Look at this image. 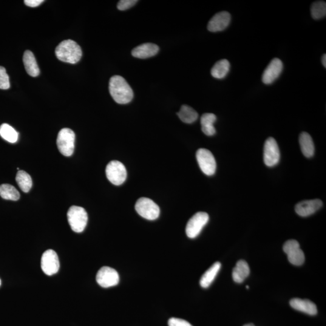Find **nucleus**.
<instances>
[{"label":"nucleus","mask_w":326,"mask_h":326,"mask_svg":"<svg viewBox=\"0 0 326 326\" xmlns=\"http://www.w3.org/2000/svg\"><path fill=\"white\" fill-rule=\"evenodd\" d=\"M1 279H0V286H1Z\"/></svg>","instance_id":"nucleus-35"},{"label":"nucleus","mask_w":326,"mask_h":326,"mask_svg":"<svg viewBox=\"0 0 326 326\" xmlns=\"http://www.w3.org/2000/svg\"><path fill=\"white\" fill-rule=\"evenodd\" d=\"M137 0H121L117 4V8L120 10H126L131 8L137 3Z\"/></svg>","instance_id":"nucleus-30"},{"label":"nucleus","mask_w":326,"mask_h":326,"mask_svg":"<svg viewBox=\"0 0 326 326\" xmlns=\"http://www.w3.org/2000/svg\"><path fill=\"white\" fill-rule=\"evenodd\" d=\"M75 134L72 129L63 128L59 131L57 146L59 152L65 157L72 156L75 150Z\"/></svg>","instance_id":"nucleus-4"},{"label":"nucleus","mask_w":326,"mask_h":326,"mask_svg":"<svg viewBox=\"0 0 326 326\" xmlns=\"http://www.w3.org/2000/svg\"><path fill=\"white\" fill-rule=\"evenodd\" d=\"M290 305L295 310L310 316H316L318 313L316 304L307 299H293L290 301Z\"/></svg>","instance_id":"nucleus-16"},{"label":"nucleus","mask_w":326,"mask_h":326,"mask_svg":"<svg viewBox=\"0 0 326 326\" xmlns=\"http://www.w3.org/2000/svg\"><path fill=\"white\" fill-rule=\"evenodd\" d=\"M178 117L184 123L191 124L195 122L198 118V114L194 109L188 106H183L177 113Z\"/></svg>","instance_id":"nucleus-24"},{"label":"nucleus","mask_w":326,"mask_h":326,"mask_svg":"<svg viewBox=\"0 0 326 326\" xmlns=\"http://www.w3.org/2000/svg\"><path fill=\"white\" fill-rule=\"evenodd\" d=\"M197 159L201 171L204 174L212 176L215 174L217 169L216 160L212 153L209 150L201 148L198 150Z\"/></svg>","instance_id":"nucleus-8"},{"label":"nucleus","mask_w":326,"mask_h":326,"mask_svg":"<svg viewBox=\"0 0 326 326\" xmlns=\"http://www.w3.org/2000/svg\"><path fill=\"white\" fill-rule=\"evenodd\" d=\"M44 1L43 0H25L24 3L27 6L36 7L39 6Z\"/></svg>","instance_id":"nucleus-32"},{"label":"nucleus","mask_w":326,"mask_h":326,"mask_svg":"<svg viewBox=\"0 0 326 326\" xmlns=\"http://www.w3.org/2000/svg\"><path fill=\"white\" fill-rule=\"evenodd\" d=\"M230 69V64L226 59H222L214 65L211 70L213 77L216 79H223L226 77Z\"/></svg>","instance_id":"nucleus-23"},{"label":"nucleus","mask_w":326,"mask_h":326,"mask_svg":"<svg viewBox=\"0 0 326 326\" xmlns=\"http://www.w3.org/2000/svg\"><path fill=\"white\" fill-rule=\"evenodd\" d=\"M23 62L25 71L32 77H36L40 73L38 64L33 53L26 50L24 53Z\"/></svg>","instance_id":"nucleus-19"},{"label":"nucleus","mask_w":326,"mask_h":326,"mask_svg":"<svg viewBox=\"0 0 326 326\" xmlns=\"http://www.w3.org/2000/svg\"><path fill=\"white\" fill-rule=\"evenodd\" d=\"M322 63H323V65H324V67L326 68V54H325V55L323 56Z\"/></svg>","instance_id":"nucleus-33"},{"label":"nucleus","mask_w":326,"mask_h":326,"mask_svg":"<svg viewBox=\"0 0 326 326\" xmlns=\"http://www.w3.org/2000/svg\"><path fill=\"white\" fill-rule=\"evenodd\" d=\"M96 281L102 288H107L116 286L119 282V276L114 269L104 266L99 269Z\"/></svg>","instance_id":"nucleus-12"},{"label":"nucleus","mask_w":326,"mask_h":326,"mask_svg":"<svg viewBox=\"0 0 326 326\" xmlns=\"http://www.w3.org/2000/svg\"><path fill=\"white\" fill-rule=\"evenodd\" d=\"M220 268L221 264L219 262H216L212 265L211 267L208 269L201 277L200 280L201 287L204 288H209L213 282L214 281L215 278L219 273Z\"/></svg>","instance_id":"nucleus-22"},{"label":"nucleus","mask_w":326,"mask_h":326,"mask_svg":"<svg viewBox=\"0 0 326 326\" xmlns=\"http://www.w3.org/2000/svg\"><path fill=\"white\" fill-rule=\"evenodd\" d=\"M231 21V15L228 12L223 11L215 15L210 20L208 29L210 32H217L225 30Z\"/></svg>","instance_id":"nucleus-14"},{"label":"nucleus","mask_w":326,"mask_h":326,"mask_svg":"<svg viewBox=\"0 0 326 326\" xmlns=\"http://www.w3.org/2000/svg\"><path fill=\"white\" fill-rule=\"evenodd\" d=\"M323 206V202L320 200L303 201L297 204L296 212L300 217H307L313 215Z\"/></svg>","instance_id":"nucleus-15"},{"label":"nucleus","mask_w":326,"mask_h":326,"mask_svg":"<svg viewBox=\"0 0 326 326\" xmlns=\"http://www.w3.org/2000/svg\"><path fill=\"white\" fill-rule=\"evenodd\" d=\"M169 326H193L186 320L183 319L172 318L169 320Z\"/></svg>","instance_id":"nucleus-31"},{"label":"nucleus","mask_w":326,"mask_h":326,"mask_svg":"<svg viewBox=\"0 0 326 326\" xmlns=\"http://www.w3.org/2000/svg\"><path fill=\"white\" fill-rule=\"evenodd\" d=\"M68 221L71 228L76 232H81L86 228L88 222L87 213L81 207L73 206L67 212Z\"/></svg>","instance_id":"nucleus-3"},{"label":"nucleus","mask_w":326,"mask_h":326,"mask_svg":"<svg viewBox=\"0 0 326 326\" xmlns=\"http://www.w3.org/2000/svg\"><path fill=\"white\" fill-rule=\"evenodd\" d=\"M299 143L303 154L306 157H313L315 152V146L311 136L306 132H303L300 135Z\"/></svg>","instance_id":"nucleus-20"},{"label":"nucleus","mask_w":326,"mask_h":326,"mask_svg":"<svg viewBox=\"0 0 326 326\" xmlns=\"http://www.w3.org/2000/svg\"><path fill=\"white\" fill-rule=\"evenodd\" d=\"M159 51L157 45L152 43H145L138 45L132 51V55L139 59H146L157 55Z\"/></svg>","instance_id":"nucleus-17"},{"label":"nucleus","mask_w":326,"mask_h":326,"mask_svg":"<svg viewBox=\"0 0 326 326\" xmlns=\"http://www.w3.org/2000/svg\"><path fill=\"white\" fill-rule=\"evenodd\" d=\"M41 265L42 271L47 276L57 273L60 266L57 253L53 249L45 251L41 257Z\"/></svg>","instance_id":"nucleus-11"},{"label":"nucleus","mask_w":326,"mask_h":326,"mask_svg":"<svg viewBox=\"0 0 326 326\" xmlns=\"http://www.w3.org/2000/svg\"><path fill=\"white\" fill-rule=\"evenodd\" d=\"M16 181L22 192L27 193L32 187V180L26 172L19 171L16 176Z\"/></svg>","instance_id":"nucleus-25"},{"label":"nucleus","mask_w":326,"mask_h":326,"mask_svg":"<svg viewBox=\"0 0 326 326\" xmlns=\"http://www.w3.org/2000/svg\"><path fill=\"white\" fill-rule=\"evenodd\" d=\"M209 216L206 212H198L189 220L187 224L186 232L187 236L194 239L200 234L201 231L208 223Z\"/></svg>","instance_id":"nucleus-7"},{"label":"nucleus","mask_w":326,"mask_h":326,"mask_svg":"<svg viewBox=\"0 0 326 326\" xmlns=\"http://www.w3.org/2000/svg\"><path fill=\"white\" fill-rule=\"evenodd\" d=\"M0 135L4 140L11 143H16L18 139V133L7 123L2 124L0 126Z\"/></svg>","instance_id":"nucleus-27"},{"label":"nucleus","mask_w":326,"mask_h":326,"mask_svg":"<svg viewBox=\"0 0 326 326\" xmlns=\"http://www.w3.org/2000/svg\"><path fill=\"white\" fill-rule=\"evenodd\" d=\"M217 121V116L212 113H205L201 118V124L203 132L206 135L212 136L216 134L214 123Z\"/></svg>","instance_id":"nucleus-21"},{"label":"nucleus","mask_w":326,"mask_h":326,"mask_svg":"<svg viewBox=\"0 0 326 326\" xmlns=\"http://www.w3.org/2000/svg\"><path fill=\"white\" fill-rule=\"evenodd\" d=\"M10 87L9 78L5 68L0 66V89L7 90Z\"/></svg>","instance_id":"nucleus-29"},{"label":"nucleus","mask_w":326,"mask_h":326,"mask_svg":"<svg viewBox=\"0 0 326 326\" xmlns=\"http://www.w3.org/2000/svg\"><path fill=\"white\" fill-rule=\"evenodd\" d=\"M311 15L315 19L323 18L326 15V3L323 1L314 2L311 5Z\"/></svg>","instance_id":"nucleus-28"},{"label":"nucleus","mask_w":326,"mask_h":326,"mask_svg":"<svg viewBox=\"0 0 326 326\" xmlns=\"http://www.w3.org/2000/svg\"><path fill=\"white\" fill-rule=\"evenodd\" d=\"M283 251L288 255L289 262L296 266L302 265L305 262V256L299 243L296 240L286 241L283 245Z\"/></svg>","instance_id":"nucleus-9"},{"label":"nucleus","mask_w":326,"mask_h":326,"mask_svg":"<svg viewBox=\"0 0 326 326\" xmlns=\"http://www.w3.org/2000/svg\"><path fill=\"white\" fill-rule=\"evenodd\" d=\"M283 68L280 59L274 58L266 68L262 75V82L265 84H271L279 77Z\"/></svg>","instance_id":"nucleus-13"},{"label":"nucleus","mask_w":326,"mask_h":326,"mask_svg":"<svg viewBox=\"0 0 326 326\" xmlns=\"http://www.w3.org/2000/svg\"><path fill=\"white\" fill-rule=\"evenodd\" d=\"M0 196L4 200L11 201H18L20 198V194L15 187L8 184L0 186Z\"/></svg>","instance_id":"nucleus-26"},{"label":"nucleus","mask_w":326,"mask_h":326,"mask_svg":"<svg viewBox=\"0 0 326 326\" xmlns=\"http://www.w3.org/2000/svg\"><path fill=\"white\" fill-rule=\"evenodd\" d=\"M135 208L138 215L144 219L153 220L159 217V207L149 198H140L136 203Z\"/></svg>","instance_id":"nucleus-5"},{"label":"nucleus","mask_w":326,"mask_h":326,"mask_svg":"<svg viewBox=\"0 0 326 326\" xmlns=\"http://www.w3.org/2000/svg\"><path fill=\"white\" fill-rule=\"evenodd\" d=\"M280 153L277 141L273 137L266 140L263 152V160L266 166L273 167L279 163Z\"/></svg>","instance_id":"nucleus-10"},{"label":"nucleus","mask_w":326,"mask_h":326,"mask_svg":"<svg viewBox=\"0 0 326 326\" xmlns=\"http://www.w3.org/2000/svg\"><path fill=\"white\" fill-rule=\"evenodd\" d=\"M243 326H255L253 324H252V323H249V324H246Z\"/></svg>","instance_id":"nucleus-34"},{"label":"nucleus","mask_w":326,"mask_h":326,"mask_svg":"<svg viewBox=\"0 0 326 326\" xmlns=\"http://www.w3.org/2000/svg\"><path fill=\"white\" fill-rule=\"evenodd\" d=\"M249 273H250V269L248 263L245 260H240L238 261L236 266L232 270V279L236 283H242L248 277Z\"/></svg>","instance_id":"nucleus-18"},{"label":"nucleus","mask_w":326,"mask_h":326,"mask_svg":"<svg viewBox=\"0 0 326 326\" xmlns=\"http://www.w3.org/2000/svg\"><path fill=\"white\" fill-rule=\"evenodd\" d=\"M106 175L110 183L120 186L125 181L127 171L122 163L118 161H110L106 167Z\"/></svg>","instance_id":"nucleus-6"},{"label":"nucleus","mask_w":326,"mask_h":326,"mask_svg":"<svg viewBox=\"0 0 326 326\" xmlns=\"http://www.w3.org/2000/svg\"><path fill=\"white\" fill-rule=\"evenodd\" d=\"M55 54L59 60L72 64L80 61L82 56L81 47L70 39L61 42L56 48Z\"/></svg>","instance_id":"nucleus-2"},{"label":"nucleus","mask_w":326,"mask_h":326,"mask_svg":"<svg viewBox=\"0 0 326 326\" xmlns=\"http://www.w3.org/2000/svg\"><path fill=\"white\" fill-rule=\"evenodd\" d=\"M109 91L112 99L118 104H128L134 98L131 87L120 76H114L110 79Z\"/></svg>","instance_id":"nucleus-1"}]
</instances>
